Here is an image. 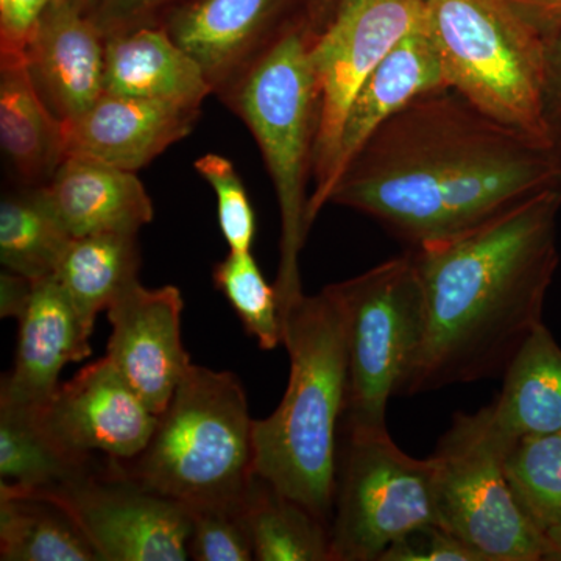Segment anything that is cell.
Here are the masks:
<instances>
[{"label": "cell", "instance_id": "12", "mask_svg": "<svg viewBox=\"0 0 561 561\" xmlns=\"http://www.w3.org/2000/svg\"><path fill=\"white\" fill-rule=\"evenodd\" d=\"M158 419L106 356L60 383L39 412L51 440L84 461L94 453L111 460L135 459L149 445Z\"/></svg>", "mask_w": 561, "mask_h": 561}, {"label": "cell", "instance_id": "26", "mask_svg": "<svg viewBox=\"0 0 561 561\" xmlns=\"http://www.w3.org/2000/svg\"><path fill=\"white\" fill-rule=\"evenodd\" d=\"M91 460L62 451L43 424L39 412L0 404V490L49 491L91 468Z\"/></svg>", "mask_w": 561, "mask_h": 561}, {"label": "cell", "instance_id": "4", "mask_svg": "<svg viewBox=\"0 0 561 561\" xmlns=\"http://www.w3.org/2000/svg\"><path fill=\"white\" fill-rule=\"evenodd\" d=\"M305 25L287 32L219 98L245 122L271 173L280 214L275 289L280 320L302 298L300 253L311 221L309 181L319 131V92Z\"/></svg>", "mask_w": 561, "mask_h": 561}, {"label": "cell", "instance_id": "8", "mask_svg": "<svg viewBox=\"0 0 561 561\" xmlns=\"http://www.w3.org/2000/svg\"><path fill=\"white\" fill-rule=\"evenodd\" d=\"M489 411L457 413L432 454L438 523L486 561L552 560L553 548L522 511L507 481L513 446Z\"/></svg>", "mask_w": 561, "mask_h": 561}, {"label": "cell", "instance_id": "18", "mask_svg": "<svg viewBox=\"0 0 561 561\" xmlns=\"http://www.w3.org/2000/svg\"><path fill=\"white\" fill-rule=\"evenodd\" d=\"M39 192L72 239L102 232L138 234L154 217L136 172L87 158H66Z\"/></svg>", "mask_w": 561, "mask_h": 561}, {"label": "cell", "instance_id": "5", "mask_svg": "<svg viewBox=\"0 0 561 561\" xmlns=\"http://www.w3.org/2000/svg\"><path fill=\"white\" fill-rule=\"evenodd\" d=\"M253 421L238 376L192 364L146 449L113 461L190 511L239 504L254 479Z\"/></svg>", "mask_w": 561, "mask_h": 561}, {"label": "cell", "instance_id": "17", "mask_svg": "<svg viewBox=\"0 0 561 561\" xmlns=\"http://www.w3.org/2000/svg\"><path fill=\"white\" fill-rule=\"evenodd\" d=\"M91 335L54 276L35 280L20 320L16 362L0 387V404L43 411L60 387L62 368L91 356Z\"/></svg>", "mask_w": 561, "mask_h": 561}, {"label": "cell", "instance_id": "38", "mask_svg": "<svg viewBox=\"0 0 561 561\" xmlns=\"http://www.w3.org/2000/svg\"><path fill=\"white\" fill-rule=\"evenodd\" d=\"M339 0H300L301 21L313 38H319L330 24Z\"/></svg>", "mask_w": 561, "mask_h": 561}, {"label": "cell", "instance_id": "32", "mask_svg": "<svg viewBox=\"0 0 561 561\" xmlns=\"http://www.w3.org/2000/svg\"><path fill=\"white\" fill-rule=\"evenodd\" d=\"M197 0H99L90 14L106 39L139 31L164 27L176 11Z\"/></svg>", "mask_w": 561, "mask_h": 561}, {"label": "cell", "instance_id": "20", "mask_svg": "<svg viewBox=\"0 0 561 561\" xmlns=\"http://www.w3.org/2000/svg\"><path fill=\"white\" fill-rule=\"evenodd\" d=\"M105 92L202 108L213 88L201 65L158 27L106 39Z\"/></svg>", "mask_w": 561, "mask_h": 561}, {"label": "cell", "instance_id": "33", "mask_svg": "<svg viewBox=\"0 0 561 561\" xmlns=\"http://www.w3.org/2000/svg\"><path fill=\"white\" fill-rule=\"evenodd\" d=\"M379 561H486L440 524L421 527L390 546Z\"/></svg>", "mask_w": 561, "mask_h": 561}, {"label": "cell", "instance_id": "3", "mask_svg": "<svg viewBox=\"0 0 561 561\" xmlns=\"http://www.w3.org/2000/svg\"><path fill=\"white\" fill-rule=\"evenodd\" d=\"M290 376L276 411L253 421L257 478L300 502L323 522L337 491V423L348 393L345 317L330 287L283 316Z\"/></svg>", "mask_w": 561, "mask_h": 561}, {"label": "cell", "instance_id": "14", "mask_svg": "<svg viewBox=\"0 0 561 561\" xmlns=\"http://www.w3.org/2000/svg\"><path fill=\"white\" fill-rule=\"evenodd\" d=\"M298 24L300 0H197L162 28L201 65L213 94L220 95Z\"/></svg>", "mask_w": 561, "mask_h": 561}, {"label": "cell", "instance_id": "13", "mask_svg": "<svg viewBox=\"0 0 561 561\" xmlns=\"http://www.w3.org/2000/svg\"><path fill=\"white\" fill-rule=\"evenodd\" d=\"M183 308L175 286L147 289L138 280L106 311L105 356L157 415L168 409L192 365L181 337Z\"/></svg>", "mask_w": 561, "mask_h": 561}, {"label": "cell", "instance_id": "31", "mask_svg": "<svg viewBox=\"0 0 561 561\" xmlns=\"http://www.w3.org/2000/svg\"><path fill=\"white\" fill-rule=\"evenodd\" d=\"M194 168L216 194L219 227L230 251H251L256 217L234 164L221 154L206 153L194 162Z\"/></svg>", "mask_w": 561, "mask_h": 561}, {"label": "cell", "instance_id": "25", "mask_svg": "<svg viewBox=\"0 0 561 561\" xmlns=\"http://www.w3.org/2000/svg\"><path fill=\"white\" fill-rule=\"evenodd\" d=\"M245 511L254 560L332 561L328 523L256 474Z\"/></svg>", "mask_w": 561, "mask_h": 561}, {"label": "cell", "instance_id": "6", "mask_svg": "<svg viewBox=\"0 0 561 561\" xmlns=\"http://www.w3.org/2000/svg\"><path fill=\"white\" fill-rule=\"evenodd\" d=\"M424 28L449 88L491 119L548 147L546 39L507 0H426Z\"/></svg>", "mask_w": 561, "mask_h": 561}, {"label": "cell", "instance_id": "36", "mask_svg": "<svg viewBox=\"0 0 561 561\" xmlns=\"http://www.w3.org/2000/svg\"><path fill=\"white\" fill-rule=\"evenodd\" d=\"M33 295V280L3 268L0 275V317L20 321Z\"/></svg>", "mask_w": 561, "mask_h": 561}, {"label": "cell", "instance_id": "16", "mask_svg": "<svg viewBox=\"0 0 561 561\" xmlns=\"http://www.w3.org/2000/svg\"><path fill=\"white\" fill-rule=\"evenodd\" d=\"M105 36L70 0L44 11L25 51L36 90L62 122L105 94Z\"/></svg>", "mask_w": 561, "mask_h": 561}, {"label": "cell", "instance_id": "1", "mask_svg": "<svg viewBox=\"0 0 561 561\" xmlns=\"http://www.w3.org/2000/svg\"><path fill=\"white\" fill-rule=\"evenodd\" d=\"M551 190H561V162L548 147L440 87L383 122L328 203L359 210L415 249Z\"/></svg>", "mask_w": 561, "mask_h": 561}, {"label": "cell", "instance_id": "34", "mask_svg": "<svg viewBox=\"0 0 561 561\" xmlns=\"http://www.w3.org/2000/svg\"><path fill=\"white\" fill-rule=\"evenodd\" d=\"M57 0H0V61L25 60L44 11Z\"/></svg>", "mask_w": 561, "mask_h": 561}, {"label": "cell", "instance_id": "30", "mask_svg": "<svg viewBox=\"0 0 561 561\" xmlns=\"http://www.w3.org/2000/svg\"><path fill=\"white\" fill-rule=\"evenodd\" d=\"M247 500L239 504L192 508V531L187 549L197 561L254 560Z\"/></svg>", "mask_w": 561, "mask_h": 561}, {"label": "cell", "instance_id": "9", "mask_svg": "<svg viewBox=\"0 0 561 561\" xmlns=\"http://www.w3.org/2000/svg\"><path fill=\"white\" fill-rule=\"evenodd\" d=\"M334 522L332 561H379L411 531L438 523L434 457L415 459L398 448L387 427L348 431Z\"/></svg>", "mask_w": 561, "mask_h": 561}, {"label": "cell", "instance_id": "39", "mask_svg": "<svg viewBox=\"0 0 561 561\" xmlns=\"http://www.w3.org/2000/svg\"><path fill=\"white\" fill-rule=\"evenodd\" d=\"M546 537L551 541L553 548L552 560H561V526L546 531Z\"/></svg>", "mask_w": 561, "mask_h": 561}, {"label": "cell", "instance_id": "7", "mask_svg": "<svg viewBox=\"0 0 561 561\" xmlns=\"http://www.w3.org/2000/svg\"><path fill=\"white\" fill-rule=\"evenodd\" d=\"M345 317L348 431L386 427L387 405L401 394L426 334V308L412 254L330 284Z\"/></svg>", "mask_w": 561, "mask_h": 561}, {"label": "cell", "instance_id": "21", "mask_svg": "<svg viewBox=\"0 0 561 561\" xmlns=\"http://www.w3.org/2000/svg\"><path fill=\"white\" fill-rule=\"evenodd\" d=\"M0 146L18 186H46L66 160L65 122L41 98L25 60L0 61Z\"/></svg>", "mask_w": 561, "mask_h": 561}, {"label": "cell", "instance_id": "19", "mask_svg": "<svg viewBox=\"0 0 561 561\" xmlns=\"http://www.w3.org/2000/svg\"><path fill=\"white\" fill-rule=\"evenodd\" d=\"M448 87L440 58L426 28L409 33L368 77L343 122L328 184V201L337 181L383 122L423 92Z\"/></svg>", "mask_w": 561, "mask_h": 561}, {"label": "cell", "instance_id": "24", "mask_svg": "<svg viewBox=\"0 0 561 561\" xmlns=\"http://www.w3.org/2000/svg\"><path fill=\"white\" fill-rule=\"evenodd\" d=\"M0 560L101 561L62 505L7 490H0Z\"/></svg>", "mask_w": 561, "mask_h": 561}, {"label": "cell", "instance_id": "2", "mask_svg": "<svg viewBox=\"0 0 561 561\" xmlns=\"http://www.w3.org/2000/svg\"><path fill=\"white\" fill-rule=\"evenodd\" d=\"M561 190L541 192L472 230L409 250L426 334L401 394L504 376L542 321L560 264Z\"/></svg>", "mask_w": 561, "mask_h": 561}, {"label": "cell", "instance_id": "28", "mask_svg": "<svg viewBox=\"0 0 561 561\" xmlns=\"http://www.w3.org/2000/svg\"><path fill=\"white\" fill-rule=\"evenodd\" d=\"M508 485L535 526H561V432L518 438L505 459Z\"/></svg>", "mask_w": 561, "mask_h": 561}, {"label": "cell", "instance_id": "40", "mask_svg": "<svg viewBox=\"0 0 561 561\" xmlns=\"http://www.w3.org/2000/svg\"><path fill=\"white\" fill-rule=\"evenodd\" d=\"M73 5L79 7L83 13L91 14L92 10L98 5L99 0H70Z\"/></svg>", "mask_w": 561, "mask_h": 561}, {"label": "cell", "instance_id": "10", "mask_svg": "<svg viewBox=\"0 0 561 561\" xmlns=\"http://www.w3.org/2000/svg\"><path fill=\"white\" fill-rule=\"evenodd\" d=\"M424 22L426 0H339L330 24L313 41L319 131L308 206L311 225L327 206L332 164L351 103L387 55Z\"/></svg>", "mask_w": 561, "mask_h": 561}, {"label": "cell", "instance_id": "11", "mask_svg": "<svg viewBox=\"0 0 561 561\" xmlns=\"http://www.w3.org/2000/svg\"><path fill=\"white\" fill-rule=\"evenodd\" d=\"M32 494L62 505L87 535L101 561L190 559V508L140 485L111 459L106 468L94 470L92 463L65 485Z\"/></svg>", "mask_w": 561, "mask_h": 561}, {"label": "cell", "instance_id": "23", "mask_svg": "<svg viewBox=\"0 0 561 561\" xmlns=\"http://www.w3.org/2000/svg\"><path fill=\"white\" fill-rule=\"evenodd\" d=\"M138 234L102 232L70 241L54 278L92 334L99 313L138 283Z\"/></svg>", "mask_w": 561, "mask_h": 561}, {"label": "cell", "instance_id": "29", "mask_svg": "<svg viewBox=\"0 0 561 561\" xmlns=\"http://www.w3.org/2000/svg\"><path fill=\"white\" fill-rule=\"evenodd\" d=\"M214 284L238 313L243 330L262 350L283 345L278 294L265 280L251 251H230L214 267Z\"/></svg>", "mask_w": 561, "mask_h": 561}, {"label": "cell", "instance_id": "27", "mask_svg": "<svg viewBox=\"0 0 561 561\" xmlns=\"http://www.w3.org/2000/svg\"><path fill=\"white\" fill-rule=\"evenodd\" d=\"M72 238L51 213L39 187L18 186L0 203V262L35 283L49 278Z\"/></svg>", "mask_w": 561, "mask_h": 561}, {"label": "cell", "instance_id": "37", "mask_svg": "<svg viewBox=\"0 0 561 561\" xmlns=\"http://www.w3.org/2000/svg\"><path fill=\"white\" fill-rule=\"evenodd\" d=\"M542 36L561 27V0H507Z\"/></svg>", "mask_w": 561, "mask_h": 561}, {"label": "cell", "instance_id": "35", "mask_svg": "<svg viewBox=\"0 0 561 561\" xmlns=\"http://www.w3.org/2000/svg\"><path fill=\"white\" fill-rule=\"evenodd\" d=\"M542 124L546 142L561 162V27L546 36Z\"/></svg>", "mask_w": 561, "mask_h": 561}, {"label": "cell", "instance_id": "15", "mask_svg": "<svg viewBox=\"0 0 561 561\" xmlns=\"http://www.w3.org/2000/svg\"><path fill=\"white\" fill-rule=\"evenodd\" d=\"M201 108L105 92L65 122L66 158H87L138 172L191 135Z\"/></svg>", "mask_w": 561, "mask_h": 561}, {"label": "cell", "instance_id": "22", "mask_svg": "<svg viewBox=\"0 0 561 561\" xmlns=\"http://www.w3.org/2000/svg\"><path fill=\"white\" fill-rule=\"evenodd\" d=\"M489 411L512 442L561 432V346L545 323L513 357Z\"/></svg>", "mask_w": 561, "mask_h": 561}]
</instances>
